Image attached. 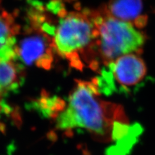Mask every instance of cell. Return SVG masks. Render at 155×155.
<instances>
[{
    "instance_id": "ba28073f",
    "label": "cell",
    "mask_w": 155,
    "mask_h": 155,
    "mask_svg": "<svg viewBox=\"0 0 155 155\" xmlns=\"http://www.w3.org/2000/svg\"><path fill=\"white\" fill-rule=\"evenodd\" d=\"M17 27L13 17L0 7V50L8 46H16Z\"/></svg>"
},
{
    "instance_id": "52a82bcc",
    "label": "cell",
    "mask_w": 155,
    "mask_h": 155,
    "mask_svg": "<svg viewBox=\"0 0 155 155\" xmlns=\"http://www.w3.org/2000/svg\"><path fill=\"white\" fill-rule=\"evenodd\" d=\"M18 60H0V104L2 98L16 91L23 83L22 66Z\"/></svg>"
},
{
    "instance_id": "6da1fadb",
    "label": "cell",
    "mask_w": 155,
    "mask_h": 155,
    "mask_svg": "<svg viewBox=\"0 0 155 155\" xmlns=\"http://www.w3.org/2000/svg\"><path fill=\"white\" fill-rule=\"evenodd\" d=\"M94 81H78L65 107L54 119L56 130L72 133L87 130L101 142H116L130 133V125L122 106L102 100Z\"/></svg>"
},
{
    "instance_id": "8fae6325",
    "label": "cell",
    "mask_w": 155,
    "mask_h": 155,
    "mask_svg": "<svg viewBox=\"0 0 155 155\" xmlns=\"http://www.w3.org/2000/svg\"><path fill=\"white\" fill-rule=\"evenodd\" d=\"M57 1H60V2H71V1H74V0H57Z\"/></svg>"
},
{
    "instance_id": "8992f818",
    "label": "cell",
    "mask_w": 155,
    "mask_h": 155,
    "mask_svg": "<svg viewBox=\"0 0 155 155\" xmlns=\"http://www.w3.org/2000/svg\"><path fill=\"white\" fill-rule=\"evenodd\" d=\"M104 8L110 16L131 23L138 28L144 27L147 21L143 14L142 0H109Z\"/></svg>"
},
{
    "instance_id": "30bf717a",
    "label": "cell",
    "mask_w": 155,
    "mask_h": 155,
    "mask_svg": "<svg viewBox=\"0 0 155 155\" xmlns=\"http://www.w3.org/2000/svg\"><path fill=\"white\" fill-rule=\"evenodd\" d=\"M34 108L37 109L45 117L54 119L64 109L66 103L56 96L42 97L33 104Z\"/></svg>"
},
{
    "instance_id": "5b68a950",
    "label": "cell",
    "mask_w": 155,
    "mask_h": 155,
    "mask_svg": "<svg viewBox=\"0 0 155 155\" xmlns=\"http://www.w3.org/2000/svg\"><path fill=\"white\" fill-rule=\"evenodd\" d=\"M44 32L24 38L17 47L19 60L27 65L36 64L38 67L49 69L52 64L53 41Z\"/></svg>"
},
{
    "instance_id": "7a4b0ae2",
    "label": "cell",
    "mask_w": 155,
    "mask_h": 155,
    "mask_svg": "<svg viewBox=\"0 0 155 155\" xmlns=\"http://www.w3.org/2000/svg\"><path fill=\"white\" fill-rule=\"evenodd\" d=\"M60 16L53 39L54 48L61 56L69 60L72 67H83L81 56L91 67L97 37L94 12H65Z\"/></svg>"
},
{
    "instance_id": "277c9868",
    "label": "cell",
    "mask_w": 155,
    "mask_h": 155,
    "mask_svg": "<svg viewBox=\"0 0 155 155\" xmlns=\"http://www.w3.org/2000/svg\"><path fill=\"white\" fill-rule=\"evenodd\" d=\"M147 74L143 60L136 53L120 56L104 65L98 77L93 80L100 94L129 92Z\"/></svg>"
},
{
    "instance_id": "3957f363",
    "label": "cell",
    "mask_w": 155,
    "mask_h": 155,
    "mask_svg": "<svg viewBox=\"0 0 155 155\" xmlns=\"http://www.w3.org/2000/svg\"><path fill=\"white\" fill-rule=\"evenodd\" d=\"M97 37L94 54L97 69L100 64L107 65L120 56L138 53L145 37L133 24L110 16L104 8L94 11Z\"/></svg>"
},
{
    "instance_id": "9c48e42d",
    "label": "cell",
    "mask_w": 155,
    "mask_h": 155,
    "mask_svg": "<svg viewBox=\"0 0 155 155\" xmlns=\"http://www.w3.org/2000/svg\"><path fill=\"white\" fill-rule=\"evenodd\" d=\"M142 128L137 124L133 130L126 137L110 146L106 151V155H128L138 141L139 136L142 132Z\"/></svg>"
}]
</instances>
